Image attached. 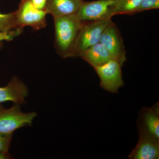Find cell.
Here are the masks:
<instances>
[{"label": "cell", "instance_id": "1", "mask_svg": "<svg viewBox=\"0 0 159 159\" xmlns=\"http://www.w3.org/2000/svg\"><path fill=\"white\" fill-rule=\"evenodd\" d=\"M54 46L62 58L72 57V52L82 23L75 15L54 18Z\"/></svg>", "mask_w": 159, "mask_h": 159}, {"label": "cell", "instance_id": "2", "mask_svg": "<svg viewBox=\"0 0 159 159\" xmlns=\"http://www.w3.org/2000/svg\"><path fill=\"white\" fill-rule=\"evenodd\" d=\"M112 22L111 19L81 22L72 57H81L87 50L99 43L103 30Z\"/></svg>", "mask_w": 159, "mask_h": 159}, {"label": "cell", "instance_id": "3", "mask_svg": "<svg viewBox=\"0 0 159 159\" xmlns=\"http://www.w3.org/2000/svg\"><path fill=\"white\" fill-rule=\"evenodd\" d=\"M37 116L35 112H24L19 104L7 109L0 105V133L12 134L19 129L31 125Z\"/></svg>", "mask_w": 159, "mask_h": 159}, {"label": "cell", "instance_id": "4", "mask_svg": "<svg viewBox=\"0 0 159 159\" xmlns=\"http://www.w3.org/2000/svg\"><path fill=\"white\" fill-rule=\"evenodd\" d=\"M15 23L18 29L31 27L34 30L44 29L47 25V13L36 9L29 0H22L18 9L14 11Z\"/></svg>", "mask_w": 159, "mask_h": 159}, {"label": "cell", "instance_id": "5", "mask_svg": "<svg viewBox=\"0 0 159 159\" xmlns=\"http://www.w3.org/2000/svg\"><path fill=\"white\" fill-rule=\"evenodd\" d=\"M112 3L113 0L83 1L75 15L81 22L111 20L113 16L111 9Z\"/></svg>", "mask_w": 159, "mask_h": 159}, {"label": "cell", "instance_id": "6", "mask_svg": "<svg viewBox=\"0 0 159 159\" xmlns=\"http://www.w3.org/2000/svg\"><path fill=\"white\" fill-rule=\"evenodd\" d=\"M122 66L116 61H111L103 65L94 68L100 79V87L113 93L118 92L124 85Z\"/></svg>", "mask_w": 159, "mask_h": 159}, {"label": "cell", "instance_id": "7", "mask_svg": "<svg viewBox=\"0 0 159 159\" xmlns=\"http://www.w3.org/2000/svg\"><path fill=\"white\" fill-rule=\"evenodd\" d=\"M111 54L114 59L122 66L126 61V51L121 32L112 22L102 32L100 42Z\"/></svg>", "mask_w": 159, "mask_h": 159}, {"label": "cell", "instance_id": "8", "mask_svg": "<svg viewBox=\"0 0 159 159\" xmlns=\"http://www.w3.org/2000/svg\"><path fill=\"white\" fill-rule=\"evenodd\" d=\"M29 95V89L26 84L17 77H14L7 85L0 87V103L11 101L15 104L25 103V98Z\"/></svg>", "mask_w": 159, "mask_h": 159}, {"label": "cell", "instance_id": "9", "mask_svg": "<svg viewBox=\"0 0 159 159\" xmlns=\"http://www.w3.org/2000/svg\"><path fill=\"white\" fill-rule=\"evenodd\" d=\"M129 158L131 159H159V141L140 133L139 142Z\"/></svg>", "mask_w": 159, "mask_h": 159}, {"label": "cell", "instance_id": "10", "mask_svg": "<svg viewBox=\"0 0 159 159\" xmlns=\"http://www.w3.org/2000/svg\"><path fill=\"white\" fill-rule=\"evenodd\" d=\"M83 0H48L45 11L53 18L73 15L77 13Z\"/></svg>", "mask_w": 159, "mask_h": 159}, {"label": "cell", "instance_id": "11", "mask_svg": "<svg viewBox=\"0 0 159 159\" xmlns=\"http://www.w3.org/2000/svg\"><path fill=\"white\" fill-rule=\"evenodd\" d=\"M80 57L93 68L103 65L111 61H115L108 50L100 42L87 50Z\"/></svg>", "mask_w": 159, "mask_h": 159}, {"label": "cell", "instance_id": "12", "mask_svg": "<svg viewBox=\"0 0 159 159\" xmlns=\"http://www.w3.org/2000/svg\"><path fill=\"white\" fill-rule=\"evenodd\" d=\"M158 107L147 108L142 116L143 127L140 133L152 138L157 141L159 139V118Z\"/></svg>", "mask_w": 159, "mask_h": 159}, {"label": "cell", "instance_id": "13", "mask_svg": "<svg viewBox=\"0 0 159 159\" xmlns=\"http://www.w3.org/2000/svg\"><path fill=\"white\" fill-rule=\"evenodd\" d=\"M141 1L142 0H113L111 6L112 16L117 15L135 14Z\"/></svg>", "mask_w": 159, "mask_h": 159}, {"label": "cell", "instance_id": "14", "mask_svg": "<svg viewBox=\"0 0 159 159\" xmlns=\"http://www.w3.org/2000/svg\"><path fill=\"white\" fill-rule=\"evenodd\" d=\"M18 29L15 23L14 12L3 14L0 12V31L8 32Z\"/></svg>", "mask_w": 159, "mask_h": 159}, {"label": "cell", "instance_id": "15", "mask_svg": "<svg viewBox=\"0 0 159 159\" xmlns=\"http://www.w3.org/2000/svg\"><path fill=\"white\" fill-rule=\"evenodd\" d=\"M159 8V0H142L137 9L136 13L150 9H158Z\"/></svg>", "mask_w": 159, "mask_h": 159}, {"label": "cell", "instance_id": "16", "mask_svg": "<svg viewBox=\"0 0 159 159\" xmlns=\"http://www.w3.org/2000/svg\"><path fill=\"white\" fill-rule=\"evenodd\" d=\"M12 134L0 133V152H9Z\"/></svg>", "mask_w": 159, "mask_h": 159}, {"label": "cell", "instance_id": "17", "mask_svg": "<svg viewBox=\"0 0 159 159\" xmlns=\"http://www.w3.org/2000/svg\"><path fill=\"white\" fill-rule=\"evenodd\" d=\"M22 29H14L8 32H1L0 31V42L3 41H11L15 38L20 35L22 33Z\"/></svg>", "mask_w": 159, "mask_h": 159}, {"label": "cell", "instance_id": "18", "mask_svg": "<svg viewBox=\"0 0 159 159\" xmlns=\"http://www.w3.org/2000/svg\"><path fill=\"white\" fill-rule=\"evenodd\" d=\"M48 0H29L36 9L45 11L46 5Z\"/></svg>", "mask_w": 159, "mask_h": 159}, {"label": "cell", "instance_id": "19", "mask_svg": "<svg viewBox=\"0 0 159 159\" xmlns=\"http://www.w3.org/2000/svg\"><path fill=\"white\" fill-rule=\"evenodd\" d=\"M11 157L9 152H0V159H11Z\"/></svg>", "mask_w": 159, "mask_h": 159}, {"label": "cell", "instance_id": "20", "mask_svg": "<svg viewBox=\"0 0 159 159\" xmlns=\"http://www.w3.org/2000/svg\"><path fill=\"white\" fill-rule=\"evenodd\" d=\"M3 44L2 42H0V50L3 48Z\"/></svg>", "mask_w": 159, "mask_h": 159}]
</instances>
